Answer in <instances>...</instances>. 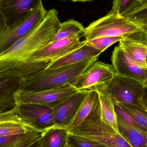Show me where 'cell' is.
Segmentation results:
<instances>
[{
	"mask_svg": "<svg viewBox=\"0 0 147 147\" xmlns=\"http://www.w3.org/2000/svg\"><path fill=\"white\" fill-rule=\"evenodd\" d=\"M102 53V52L100 51L85 44L81 47L67 55L49 63L48 66L45 69H54L88 61L98 57V56Z\"/></svg>",
	"mask_w": 147,
	"mask_h": 147,
	"instance_id": "5bb4252c",
	"label": "cell"
},
{
	"mask_svg": "<svg viewBox=\"0 0 147 147\" xmlns=\"http://www.w3.org/2000/svg\"><path fill=\"white\" fill-rule=\"evenodd\" d=\"M42 134L32 131L21 134L6 142L3 147H29L40 139Z\"/></svg>",
	"mask_w": 147,
	"mask_h": 147,
	"instance_id": "cb8c5ba5",
	"label": "cell"
},
{
	"mask_svg": "<svg viewBox=\"0 0 147 147\" xmlns=\"http://www.w3.org/2000/svg\"><path fill=\"white\" fill-rule=\"evenodd\" d=\"M73 2H90L94 0H69Z\"/></svg>",
	"mask_w": 147,
	"mask_h": 147,
	"instance_id": "4dcf8cb0",
	"label": "cell"
},
{
	"mask_svg": "<svg viewBox=\"0 0 147 147\" xmlns=\"http://www.w3.org/2000/svg\"><path fill=\"white\" fill-rule=\"evenodd\" d=\"M69 130L63 128L53 127L42 133V147H65L68 143Z\"/></svg>",
	"mask_w": 147,
	"mask_h": 147,
	"instance_id": "d6986e66",
	"label": "cell"
},
{
	"mask_svg": "<svg viewBox=\"0 0 147 147\" xmlns=\"http://www.w3.org/2000/svg\"><path fill=\"white\" fill-rule=\"evenodd\" d=\"M65 147H72V146H69V145H66V146H65Z\"/></svg>",
	"mask_w": 147,
	"mask_h": 147,
	"instance_id": "d6a6232c",
	"label": "cell"
},
{
	"mask_svg": "<svg viewBox=\"0 0 147 147\" xmlns=\"http://www.w3.org/2000/svg\"><path fill=\"white\" fill-rule=\"evenodd\" d=\"M1 0H0V2H1Z\"/></svg>",
	"mask_w": 147,
	"mask_h": 147,
	"instance_id": "d590c367",
	"label": "cell"
},
{
	"mask_svg": "<svg viewBox=\"0 0 147 147\" xmlns=\"http://www.w3.org/2000/svg\"><path fill=\"white\" fill-rule=\"evenodd\" d=\"M77 90L70 84L59 87L39 91H29L19 89L14 95L16 105L34 104L54 108L77 93Z\"/></svg>",
	"mask_w": 147,
	"mask_h": 147,
	"instance_id": "8992f818",
	"label": "cell"
},
{
	"mask_svg": "<svg viewBox=\"0 0 147 147\" xmlns=\"http://www.w3.org/2000/svg\"><path fill=\"white\" fill-rule=\"evenodd\" d=\"M119 46L142 69H147L146 54L147 47L128 38H123L119 41Z\"/></svg>",
	"mask_w": 147,
	"mask_h": 147,
	"instance_id": "ffe728a7",
	"label": "cell"
},
{
	"mask_svg": "<svg viewBox=\"0 0 147 147\" xmlns=\"http://www.w3.org/2000/svg\"><path fill=\"white\" fill-rule=\"evenodd\" d=\"M90 90H82L52 109L54 127L68 129Z\"/></svg>",
	"mask_w": 147,
	"mask_h": 147,
	"instance_id": "7c38bea8",
	"label": "cell"
},
{
	"mask_svg": "<svg viewBox=\"0 0 147 147\" xmlns=\"http://www.w3.org/2000/svg\"><path fill=\"white\" fill-rule=\"evenodd\" d=\"M146 89H147V85L146 86Z\"/></svg>",
	"mask_w": 147,
	"mask_h": 147,
	"instance_id": "e575fe53",
	"label": "cell"
},
{
	"mask_svg": "<svg viewBox=\"0 0 147 147\" xmlns=\"http://www.w3.org/2000/svg\"><path fill=\"white\" fill-rule=\"evenodd\" d=\"M119 133L132 147H147V131L133 126L117 116Z\"/></svg>",
	"mask_w": 147,
	"mask_h": 147,
	"instance_id": "e0dca14e",
	"label": "cell"
},
{
	"mask_svg": "<svg viewBox=\"0 0 147 147\" xmlns=\"http://www.w3.org/2000/svg\"><path fill=\"white\" fill-rule=\"evenodd\" d=\"M116 73L112 65L96 61L79 77L74 86L78 90H93L95 87L106 84Z\"/></svg>",
	"mask_w": 147,
	"mask_h": 147,
	"instance_id": "9c48e42d",
	"label": "cell"
},
{
	"mask_svg": "<svg viewBox=\"0 0 147 147\" xmlns=\"http://www.w3.org/2000/svg\"><path fill=\"white\" fill-rule=\"evenodd\" d=\"M126 38L147 47V34L141 30L129 34Z\"/></svg>",
	"mask_w": 147,
	"mask_h": 147,
	"instance_id": "83f0119b",
	"label": "cell"
},
{
	"mask_svg": "<svg viewBox=\"0 0 147 147\" xmlns=\"http://www.w3.org/2000/svg\"><path fill=\"white\" fill-rule=\"evenodd\" d=\"M105 86L115 103H124L139 106H141L139 101L146 90L145 86L139 81L116 74Z\"/></svg>",
	"mask_w": 147,
	"mask_h": 147,
	"instance_id": "52a82bcc",
	"label": "cell"
},
{
	"mask_svg": "<svg viewBox=\"0 0 147 147\" xmlns=\"http://www.w3.org/2000/svg\"><path fill=\"white\" fill-rule=\"evenodd\" d=\"M20 78L13 71L0 72V113L16 106L14 95L20 89Z\"/></svg>",
	"mask_w": 147,
	"mask_h": 147,
	"instance_id": "4fadbf2b",
	"label": "cell"
},
{
	"mask_svg": "<svg viewBox=\"0 0 147 147\" xmlns=\"http://www.w3.org/2000/svg\"><path fill=\"white\" fill-rule=\"evenodd\" d=\"M99 105V97L97 92L95 90H90L67 129L70 131L81 124L94 112Z\"/></svg>",
	"mask_w": 147,
	"mask_h": 147,
	"instance_id": "ac0fdd59",
	"label": "cell"
},
{
	"mask_svg": "<svg viewBox=\"0 0 147 147\" xmlns=\"http://www.w3.org/2000/svg\"><path fill=\"white\" fill-rule=\"evenodd\" d=\"M138 1L140 3H143L144 2L147 1V0H138Z\"/></svg>",
	"mask_w": 147,
	"mask_h": 147,
	"instance_id": "1f68e13d",
	"label": "cell"
},
{
	"mask_svg": "<svg viewBox=\"0 0 147 147\" xmlns=\"http://www.w3.org/2000/svg\"><path fill=\"white\" fill-rule=\"evenodd\" d=\"M123 17L147 34V1L140 3Z\"/></svg>",
	"mask_w": 147,
	"mask_h": 147,
	"instance_id": "7402d4cb",
	"label": "cell"
},
{
	"mask_svg": "<svg viewBox=\"0 0 147 147\" xmlns=\"http://www.w3.org/2000/svg\"><path fill=\"white\" fill-rule=\"evenodd\" d=\"M42 5V0H1L0 14L11 26L30 16Z\"/></svg>",
	"mask_w": 147,
	"mask_h": 147,
	"instance_id": "8fae6325",
	"label": "cell"
},
{
	"mask_svg": "<svg viewBox=\"0 0 147 147\" xmlns=\"http://www.w3.org/2000/svg\"><path fill=\"white\" fill-rule=\"evenodd\" d=\"M84 28L81 23L74 20H69L61 23L60 28L49 43L82 34Z\"/></svg>",
	"mask_w": 147,
	"mask_h": 147,
	"instance_id": "44dd1931",
	"label": "cell"
},
{
	"mask_svg": "<svg viewBox=\"0 0 147 147\" xmlns=\"http://www.w3.org/2000/svg\"><path fill=\"white\" fill-rule=\"evenodd\" d=\"M139 103L147 111V89L146 88L144 95L140 100L139 101Z\"/></svg>",
	"mask_w": 147,
	"mask_h": 147,
	"instance_id": "f1b7e54d",
	"label": "cell"
},
{
	"mask_svg": "<svg viewBox=\"0 0 147 147\" xmlns=\"http://www.w3.org/2000/svg\"><path fill=\"white\" fill-rule=\"evenodd\" d=\"M67 145L73 147H107L97 142L69 133Z\"/></svg>",
	"mask_w": 147,
	"mask_h": 147,
	"instance_id": "4316f807",
	"label": "cell"
},
{
	"mask_svg": "<svg viewBox=\"0 0 147 147\" xmlns=\"http://www.w3.org/2000/svg\"><path fill=\"white\" fill-rule=\"evenodd\" d=\"M69 132L93 140L107 147H132L119 132L102 120L100 102L91 115Z\"/></svg>",
	"mask_w": 147,
	"mask_h": 147,
	"instance_id": "3957f363",
	"label": "cell"
},
{
	"mask_svg": "<svg viewBox=\"0 0 147 147\" xmlns=\"http://www.w3.org/2000/svg\"><path fill=\"white\" fill-rule=\"evenodd\" d=\"M61 24L55 9L47 11L40 24L0 54V72L16 71L34 53L49 44Z\"/></svg>",
	"mask_w": 147,
	"mask_h": 147,
	"instance_id": "6da1fadb",
	"label": "cell"
},
{
	"mask_svg": "<svg viewBox=\"0 0 147 147\" xmlns=\"http://www.w3.org/2000/svg\"><path fill=\"white\" fill-rule=\"evenodd\" d=\"M41 138V137H40ZM29 147H42L40 138Z\"/></svg>",
	"mask_w": 147,
	"mask_h": 147,
	"instance_id": "f546056e",
	"label": "cell"
},
{
	"mask_svg": "<svg viewBox=\"0 0 147 147\" xmlns=\"http://www.w3.org/2000/svg\"><path fill=\"white\" fill-rule=\"evenodd\" d=\"M123 38L121 37H97L88 40H85V44L102 53L111 46L119 42Z\"/></svg>",
	"mask_w": 147,
	"mask_h": 147,
	"instance_id": "484cf974",
	"label": "cell"
},
{
	"mask_svg": "<svg viewBox=\"0 0 147 147\" xmlns=\"http://www.w3.org/2000/svg\"><path fill=\"white\" fill-rule=\"evenodd\" d=\"M16 107L21 121L33 130L43 133L54 127L52 108L34 104H18Z\"/></svg>",
	"mask_w": 147,
	"mask_h": 147,
	"instance_id": "ba28073f",
	"label": "cell"
},
{
	"mask_svg": "<svg viewBox=\"0 0 147 147\" xmlns=\"http://www.w3.org/2000/svg\"><path fill=\"white\" fill-rule=\"evenodd\" d=\"M47 12L41 5L30 16L11 26L7 25L0 14V54L40 24Z\"/></svg>",
	"mask_w": 147,
	"mask_h": 147,
	"instance_id": "5b68a950",
	"label": "cell"
},
{
	"mask_svg": "<svg viewBox=\"0 0 147 147\" xmlns=\"http://www.w3.org/2000/svg\"><path fill=\"white\" fill-rule=\"evenodd\" d=\"M140 3L138 0H113L112 8L109 13L123 16Z\"/></svg>",
	"mask_w": 147,
	"mask_h": 147,
	"instance_id": "d4e9b609",
	"label": "cell"
},
{
	"mask_svg": "<svg viewBox=\"0 0 147 147\" xmlns=\"http://www.w3.org/2000/svg\"><path fill=\"white\" fill-rule=\"evenodd\" d=\"M146 62L147 63V51L146 52Z\"/></svg>",
	"mask_w": 147,
	"mask_h": 147,
	"instance_id": "836d02e7",
	"label": "cell"
},
{
	"mask_svg": "<svg viewBox=\"0 0 147 147\" xmlns=\"http://www.w3.org/2000/svg\"><path fill=\"white\" fill-rule=\"evenodd\" d=\"M98 57L54 69H43L20 78L21 90L39 91L59 87L65 84L74 86L79 77L90 68Z\"/></svg>",
	"mask_w": 147,
	"mask_h": 147,
	"instance_id": "7a4b0ae2",
	"label": "cell"
},
{
	"mask_svg": "<svg viewBox=\"0 0 147 147\" xmlns=\"http://www.w3.org/2000/svg\"><path fill=\"white\" fill-rule=\"evenodd\" d=\"M139 31L138 27L123 16L109 13L85 28L82 36L86 40L100 37L124 38Z\"/></svg>",
	"mask_w": 147,
	"mask_h": 147,
	"instance_id": "277c9868",
	"label": "cell"
},
{
	"mask_svg": "<svg viewBox=\"0 0 147 147\" xmlns=\"http://www.w3.org/2000/svg\"><path fill=\"white\" fill-rule=\"evenodd\" d=\"M111 61L116 74L135 80L146 87L147 69L140 67L119 46L114 49L111 55Z\"/></svg>",
	"mask_w": 147,
	"mask_h": 147,
	"instance_id": "30bf717a",
	"label": "cell"
},
{
	"mask_svg": "<svg viewBox=\"0 0 147 147\" xmlns=\"http://www.w3.org/2000/svg\"><path fill=\"white\" fill-rule=\"evenodd\" d=\"M115 103L118 104L131 118L147 131V111L141 105L124 103Z\"/></svg>",
	"mask_w": 147,
	"mask_h": 147,
	"instance_id": "603a6c76",
	"label": "cell"
},
{
	"mask_svg": "<svg viewBox=\"0 0 147 147\" xmlns=\"http://www.w3.org/2000/svg\"><path fill=\"white\" fill-rule=\"evenodd\" d=\"M93 90L96 91L98 95L102 120L107 125L118 132L115 102L107 91L105 84L98 86Z\"/></svg>",
	"mask_w": 147,
	"mask_h": 147,
	"instance_id": "2e32d148",
	"label": "cell"
},
{
	"mask_svg": "<svg viewBox=\"0 0 147 147\" xmlns=\"http://www.w3.org/2000/svg\"><path fill=\"white\" fill-rule=\"evenodd\" d=\"M34 131L21 121L16 107L0 113V136L26 133Z\"/></svg>",
	"mask_w": 147,
	"mask_h": 147,
	"instance_id": "9a60e30c",
	"label": "cell"
}]
</instances>
